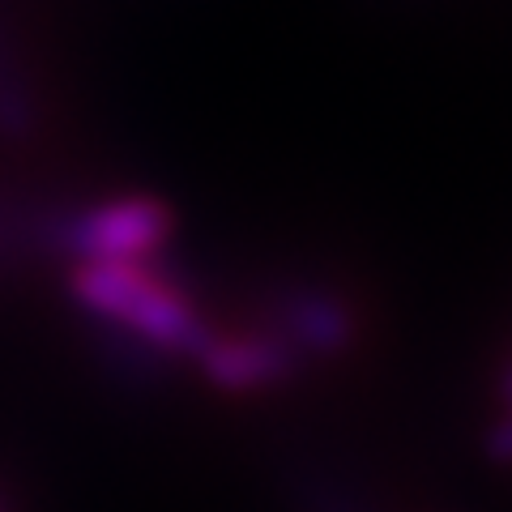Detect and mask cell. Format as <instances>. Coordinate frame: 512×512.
<instances>
[{"label":"cell","instance_id":"6da1fadb","mask_svg":"<svg viewBox=\"0 0 512 512\" xmlns=\"http://www.w3.org/2000/svg\"><path fill=\"white\" fill-rule=\"evenodd\" d=\"M69 295L82 303L90 316L116 325L128 338L146 342L167 355H192L214 325L201 316L180 282L154 274L150 261L103 265V261H73Z\"/></svg>","mask_w":512,"mask_h":512},{"label":"cell","instance_id":"7a4b0ae2","mask_svg":"<svg viewBox=\"0 0 512 512\" xmlns=\"http://www.w3.org/2000/svg\"><path fill=\"white\" fill-rule=\"evenodd\" d=\"M175 235V210L171 201L154 192H124L107 197L77 214L64 231V244L77 261H103V265H128V261H150L167 248Z\"/></svg>","mask_w":512,"mask_h":512},{"label":"cell","instance_id":"3957f363","mask_svg":"<svg viewBox=\"0 0 512 512\" xmlns=\"http://www.w3.org/2000/svg\"><path fill=\"white\" fill-rule=\"evenodd\" d=\"M197 363L205 384L227 397H252L282 389L286 380H295L303 367V355L269 325H244V329H210L205 342L188 355Z\"/></svg>","mask_w":512,"mask_h":512},{"label":"cell","instance_id":"277c9868","mask_svg":"<svg viewBox=\"0 0 512 512\" xmlns=\"http://www.w3.org/2000/svg\"><path fill=\"white\" fill-rule=\"evenodd\" d=\"M303 359H342L359 342V308L333 286L295 282L278 291L269 320Z\"/></svg>","mask_w":512,"mask_h":512},{"label":"cell","instance_id":"5b68a950","mask_svg":"<svg viewBox=\"0 0 512 512\" xmlns=\"http://www.w3.org/2000/svg\"><path fill=\"white\" fill-rule=\"evenodd\" d=\"M30 128H35V99H30V86L18 69V60L9 56L5 39H0V133L18 141Z\"/></svg>","mask_w":512,"mask_h":512},{"label":"cell","instance_id":"8992f818","mask_svg":"<svg viewBox=\"0 0 512 512\" xmlns=\"http://www.w3.org/2000/svg\"><path fill=\"white\" fill-rule=\"evenodd\" d=\"M483 453L491 461H500V466H512V410H504L500 419H495L487 427V436H483Z\"/></svg>","mask_w":512,"mask_h":512},{"label":"cell","instance_id":"52a82bcc","mask_svg":"<svg viewBox=\"0 0 512 512\" xmlns=\"http://www.w3.org/2000/svg\"><path fill=\"white\" fill-rule=\"evenodd\" d=\"M500 397H504V406L512 410V355H508V363L500 367Z\"/></svg>","mask_w":512,"mask_h":512},{"label":"cell","instance_id":"ba28073f","mask_svg":"<svg viewBox=\"0 0 512 512\" xmlns=\"http://www.w3.org/2000/svg\"><path fill=\"white\" fill-rule=\"evenodd\" d=\"M0 512H5V508H0Z\"/></svg>","mask_w":512,"mask_h":512}]
</instances>
